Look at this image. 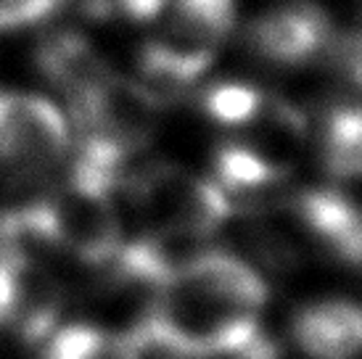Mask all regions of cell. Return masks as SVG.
Here are the masks:
<instances>
[{
  "label": "cell",
  "instance_id": "6da1fadb",
  "mask_svg": "<svg viewBox=\"0 0 362 359\" xmlns=\"http://www.w3.org/2000/svg\"><path fill=\"white\" fill-rule=\"evenodd\" d=\"M267 286L225 251L193 254L159 288L148 325L185 359L233 357L262 336Z\"/></svg>",
  "mask_w": 362,
  "mask_h": 359
},
{
  "label": "cell",
  "instance_id": "7a4b0ae2",
  "mask_svg": "<svg viewBox=\"0 0 362 359\" xmlns=\"http://www.w3.org/2000/svg\"><path fill=\"white\" fill-rule=\"evenodd\" d=\"M35 214L51 249H64L80 261L106 264L122 246V220L111 185L77 170L51 199L35 204Z\"/></svg>",
  "mask_w": 362,
  "mask_h": 359
},
{
  "label": "cell",
  "instance_id": "3957f363",
  "mask_svg": "<svg viewBox=\"0 0 362 359\" xmlns=\"http://www.w3.org/2000/svg\"><path fill=\"white\" fill-rule=\"evenodd\" d=\"M135 204L148 235L199 240L220 228L230 201L217 182L180 167H153L135 185Z\"/></svg>",
  "mask_w": 362,
  "mask_h": 359
},
{
  "label": "cell",
  "instance_id": "277c9868",
  "mask_svg": "<svg viewBox=\"0 0 362 359\" xmlns=\"http://www.w3.org/2000/svg\"><path fill=\"white\" fill-rule=\"evenodd\" d=\"M71 103L77 122L88 132L85 140L109 146L122 156H130L151 140L161 109L141 82H130L111 71Z\"/></svg>",
  "mask_w": 362,
  "mask_h": 359
},
{
  "label": "cell",
  "instance_id": "5b68a950",
  "mask_svg": "<svg viewBox=\"0 0 362 359\" xmlns=\"http://www.w3.org/2000/svg\"><path fill=\"white\" fill-rule=\"evenodd\" d=\"M161 16L164 27L148 45L196 82L230 35L235 0H170Z\"/></svg>",
  "mask_w": 362,
  "mask_h": 359
},
{
  "label": "cell",
  "instance_id": "8992f818",
  "mask_svg": "<svg viewBox=\"0 0 362 359\" xmlns=\"http://www.w3.org/2000/svg\"><path fill=\"white\" fill-rule=\"evenodd\" d=\"M69 127L40 95L0 93V164L19 172L45 170L66 153Z\"/></svg>",
  "mask_w": 362,
  "mask_h": 359
},
{
  "label": "cell",
  "instance_id": "52a82bcc",
  "mask_svg": "<svg viewBox=\"0 0 362 359\" xmlns=\"http://www.w3.org/2000/svg\"><path fill=\"white\" fill-rule=\"evenodd\" d=\"M331 40V19L315 3L281 6L249 27V45L270 64L299 66L312 61Z\"/></svg>",
  "mask_w": 362,
  "mask_h": 359
},
{
  "label": "cell",
  "instance_id": "ba28073f",
  "mask_svg": "<svg viewBox=\"0 0 362 359\" xmlns=\"http://www.w3.org/2000/svg\"><path fill=\"white\" fill-rule=\"evenodd\" d=\"M293 220L322 249L336 254L341 261L357 264L362 251V228L354 204L339 190H304L291 204Z\"/></svg>",
  "mask_w": 362,
  "mask_h": 359
},
{
  "label": "cell",
  "instance_id": "9c48e42d",
  "mask_svg": "<svg viewBox=\"0 0 362 359\" xmlns=\"http://www.w3.org/2000/svg\"><path fill=\"white\" fill-rule=\"evenodd\" d=\"M293 339L310 359H354L362 341V317L352 301H320L293 319Z\"/></svg>",
  "mask_w": 362,
  "mask_h": 359
},
{
  "label": "cell",
  "instance_id": "30bf717a",
  "mask_svg": "<svg viewBox=\"0 0 362 359\" xmlns=\"http://www.w3.org/2000/svg\"><path fill=\"white\" fill-rule=\"evenodd\" d=\"M37 66L45 80L64 90L71 100L85 95L109 74L98 50L77 32L51 35L37 50Z\"/></svg>",
  "mask_w": 362,
  "mask_h": 359
},
{
  "label": "cell",
  "instance_id": "8fae6325",
  "mask_svg": "<svg viewBox=\"0 0 362 359\" xmlns=\"http://www.w3.org/2000/svg\"><path fill=\"white\" fill-rule=\"evenodd\" d=\"M252 140L246 143L270 164L281 177L293 170L307 140V119L288 100H264L249 122Z\"/></svg>",
  "mask_w": 362,
  "mask_h": 359
},
{
  "label": "cell",
  "instance_id": "7c38bea8",
  "mask_svg": "<svg viewBox=\"0 0 362 359\" xmlns=\"http://www.w3.org/2000/svg\"><path fill=\"white\" fill-rule=\"evenodd\" d=\"M325 170L339 180H352L362 167V119L357 106H339L325 122L322 138Z\"/></svg>",
  "mask_w": 362,
  "mask_h": 359
},
{
  "label": "cell",
  "instance_id": "4fadbf2b",
  "mask_svg": "<svg viewBox=\"0 0 362 359\" xmlns=\"http://www.w3.org/2000/svg\"><path fill=\"white\" fill-rule=\"evenodd\" d=\"M214 172H217V185L225 196L228 193H259V190L278 185L283 180L246 143L222 146L217 159H214Z\"/></svg>",
  "mask_w": 362,
  "mask_h": 359
},
{
  "label": "cell",
  "instance_id": "5bb4252c",
  "mask_svg": "<svg viewBox=\"0 0 362 359\" xmlns=\"http://www.w3.org/2000/svg\"><path fill=\"white\" fill-rule=\"evenodd\" d=\"M262 103L264 95L249 82H217L204 93V111L225 127H246Z\"/></svg>",
  "mask_w": 362,
  "mask_h": 359
},
{
  "label": "cell",
  "instance_id": "9a60e30c",
  "mask_svg": "<svg viewBox=\"0 0 362 359\" xmlns=\"http://www.w3.org/2000/svg\"><path fill=\"white\" fill-rule=\"evenodd\" d=\"M40 343L42 359H109L111 354V341L106 339V333L85 322L53 328Z\"/></svg>",
  "mask_w": 362,
  "mask_h": 359
},
{
  "label": "cell",
  "instance_id": "2e32d148",
  "mask_svg": "<svg viewBox=\"0 0 362 359\" xmlns=\"http://www.w3.org/2000/svg\"><path fill=\"white\" fill-rule=\"evenodd\" d=\"M61 0H0V32L21 30L48 19Z\"/></svg>",
  "mask_w": 362,
  "mask_h": 359
}]
</instances>
